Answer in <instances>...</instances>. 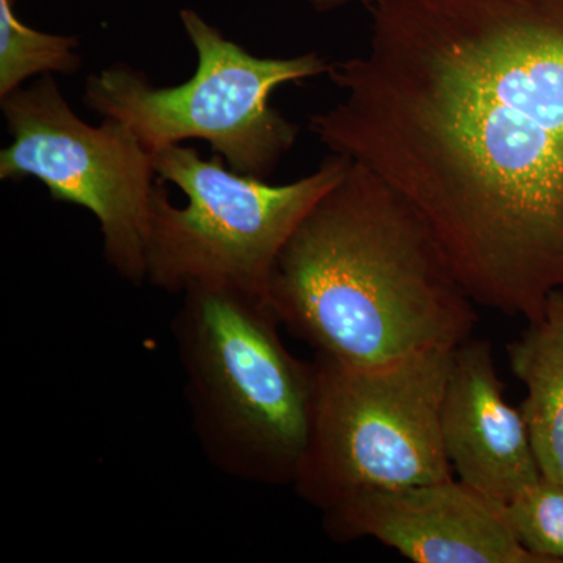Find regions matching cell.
I'll return each instance as SVG.
<instances>
[{
  "label": "cell",
  "mask_w": 563,
  "mask_h": 563,
  "mask_svg": "<svg viewBox=\"0 0 563 563\" xmlns=\"http://www.w3.org/2000/svg\"><path fill=\"white\" fill-rule=\"evenodd\" d=\"M366 51L309 131L395 188L476 306L563 290V0H362Z\"/></svg>",
  "instance_id": "6da1fadb"
},
{
  "label": "cell",
  "mask_w": 563,
  "mask_h": 563,
  "mask_svg": "<svg viewBox=\"0 0 563 563\" xmlns=\"http://www.w3.org/2000/svg\"><path fill=\"white\" fill-rule=\"evenodd\" d=\"M268 301L314 354L352 366L453 351L479 321L420 213L354 162L285 244Z\"/></svg>",
  "instance_id": "7a4b0ae2"
},
{
  "label": "cell",
  "mask_w": 563,
  "mask_h": 563,
  "mask_svg": "<svg viewBox=\"0 0 563 563\" xmlns=\"http://www.w3.org/2000/svg\"><path fill=\"white\" fill-rule=\"evenodd\" d=\"M268 299L229 287L181 295L173 335L192 431L207 461L243 483L292 485L313 402V363L280 339Z\"/></svg>",
  "instance_id": "3957f363"
},
{
  "label": "cell",
  "mask_w": 563,
  "mask_h": 563,
  "mask_svg": "<svg viewBox=\"0 0 563 563\" xmlns=\"http://www.w3.org/2000/svg\"><path fill=\"white\" fill-rule=\"evenodd\" d=\"M157 174L146 244V282L173 295L229 287L268 299L277 258L303 218L350 173L331 154L313 173L272 185L244 176L221 155L203 161L195 147L152 155Z\"/></svg>",
  "instance_id": "277c9868"
},
{
  "label": "cell",
  "mask_w": 563,
  "mask_h": 563,
  "mask_svg": "<svg viewBox=\"0 0 563 563\" xmlns=\"http://www.w3.org/2000/svg\"><path fill=\"white\" fill-rule=\"evenodd\" d=\"M180 21L198 57L190 79L154 87L146 74L117 63L85 81V107L128 125L152 155L202 140L233 172L268 179L299 135L298 125L272 106L273 92L328 74L331 63L318 52L257 57L196 10H181Z\"/></svg>",
  "instance_id": "5b68a950"
},
{
  "label": "cell",
  "mask_w": 563,
  "mask_h": 563,
  "mask_svg": "<svg viewBox=\"0 0 563 563\" xmlns=\"http://www.w3.org/2000/svg\"><path fill=\"white\" fill-rule=\"evenodd\" d=\"M453 351L383 366L314 354L312 418L291 485L296 495L324 514L362 493L453 479L440 431Z\"/></svg>",
  "instance_id": "8992f818"
},
{
  "label": "cell",
  "mask_w": 563,
  "mask_h": 563,
  "mask_svg": "<svg viewBox=\"0 0 563 563\" xmlns=\"http://www.w3.org/2000/svg\"><path fill=\"white\" fill-rule=\"evenodd\" d=\"M11 143L0 152V179L40 180L51 198L95 214L103 258L132 285L146 282V244L157 174L154 158L120 121L80 120L55 80L0 99Z\"/></svg>",
  "instance_id": "52a82bcc"
},
{
  "label": "cell",
  "mask_w": 563,
  "mask_h": 563,
  "mask_svg": "<svg viewBox=\"0 0 563 563\" xmlns=\"http://www.w3.org/2000/svg\"><path fill=\"white\" fill-rule=\"evenodd\" d=\"M322 526L333 542L374 539L415 563H543L518 542L503 503L454 477L352 496Z\"/></svg>",
  "instance_id": "ba28073f"
},
{
  "label": "cell",
  "mask_w": 563,
  "mask_h": 563,
  "mask_svg": "<svg viewBox=\"0 0 563 563\" xmlns=\"http://www.w3.org/2000/svg\"><path fill=\"white\" fill-rule=\"evenodd\" d=\"M488 340L455 347L442 406L444 453L462 483L507 504L542 477L520 407L504 399Z\"/></svg>",
  "instance_id": "9c48e42d"
},
{
  "label": "cell",
  "mask_w": 563,
  "mask_h": 563,
  "mask_svg": "<svg viewBox=\"0 0 563 563\" xmlns=\"http://www.w3.org/2000/svg\"><path fill=\"white\" fill-rule=\"evenodd\" d=\"M507 362L528 396L520 406L542 476L563 484V290L542 318L506 344Z\"/></svg>",
  "instance_id": "30bf717a"
},
{
  "label": "cell",
  "mask_w": 563,
  "mask_h": 563,
  "mask_svg": "<svg viewBox=\"0 0 563 563\" xmlns=\"http://www.w3.org/2000/svg\"><path fill=\"white\" fill-rule=\"evenodd\" d=\"M13 7V0H0V99L20 90L31 77L81 68L77 36L35 31L18 18Z\"/></svg>",
  "instance_id": "8fae6325"
},
{
  "label": "cell",
  "mask_w": 563,
  "mask_h": 563,
  "mask_svg": "<svg viewBox=\"0 0 563 563\" xmlns=\"http://www.w3.org/2000/svg\"><path fill=\"white\" fill-rule=\"evenodd\" d=\"M518 542L543 563L563 562V484L548 477L504 504Z\"/></svg>",
  "instance_id": "7c38bea8"
},
{
  "label": "cell",
  "mask_w": 563,
  "mask_h": 563,
  "mask_svg": "<svg viewBox=\"0 0 563 563\" xmlns=\"http://www.w3.org/2000/svg\"><path fill=\"white\" fill-rule=\"evenodd\" d=\"M352 2H354V0H309L310 5H312L318 13H329V11L343 9V7L350 5Z\"/></svg>",
  "instance_id": "4fadbf2b"
},
{
  "label": "cell",
  "mask_w": 563,
  "mask_h": 563,
  "mask_svg": "<svg viewBox=\"0 0 563 563\" xmlns=\"http://www.w3.org/2000/svg\"><path fill=\"white\" fill-rule=\"evenodd\" d=\"M13 2H14V3H16V2H18V0H13Z\"/></svg>",
  "instance_id": "5bb4252c"
}]
</instances>
